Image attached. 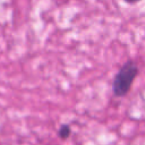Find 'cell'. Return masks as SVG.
Here are the masks:
<instances>
[{"label": "cell", "mask_w": 145, "mask_h": 145, "mask_svg": "<svg viewBox=\"0 0 145 145\" xmlns=\"http://www.w3.org/2000/svg\"><path fill=\"white\" fill-rule=\"evenodd\" d=\"M71 134V128L69 125H61V127L59 128L58 130V136L61 138V139H67Z\"/></svg>", "instance_id": "2"}, {"label": "cell", "mask_w": 145, "mask_h": 145, "mask_svg": "<svg viewBox=\"0 0 145 145\" xmlns=\"http://www.w3.org/2000/svg\"><path fill=\"white\" fill-rule=\"evenodd\" d=\"M126 3H129V5H134V3H136V2H138V1H140V0H123Z\"/></svg>", "instance_id": "3"}, {"label": "cell", "mask_w": 145, "mask_h": 145, "mask_svg": "<svg viewBox=\"0 0 145 145\" xmlns=\"http://www.w3.org/2000/svg\"><path fill=\"white\" fill-rule=\"evenodd\" d=\"M138 71H139V68L133 60L126 61L113 78V82H112L113 95L117 97H122L127 95L133 86L135 78L138 75Z\"/></svg>", "instance_id": "1"}]
</instances>
